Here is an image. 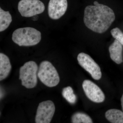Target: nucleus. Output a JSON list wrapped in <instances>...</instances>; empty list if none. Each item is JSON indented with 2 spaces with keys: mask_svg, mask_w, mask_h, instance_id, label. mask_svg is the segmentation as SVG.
Here are the masks:
<instances>
[{
  "mask_svg": "<svg viewBox=\"0 0 123 123\" xmlns=\"http://www.w3.org/2000/svg\"><path fill=\"white\" fill-rule=\"evenodd\" d=\"M94 6H86L84 11V21L86 27L96 33H103L110 28L115 19L112 9L97 1Z\"/></svg>",
  "mask_w": 123,
  "mask_h": 123,
  "instance_id": "f257e3e1",
  "label": "nucleus"
},
{
  "mask_svg": "<svg viewBox=\"0 0 123 123\" xmlns=\"http://www.w3.org/2000/svg\"><path fill=\"white\" fill-rule=\"evenodd\" d=\"M42 38L41 33L36 29L30 27L19 28L12 35V40L20 46H34L38 44Z\"/></svg>",
  "mask_w": 123,
  "mask_h": 123,
  "instance_id": "f03ea898",
  "label": "nucleus"
},
{
  "mask_svg": "<svg viewBox=\"0 0 123 123\" xmlns=\"http://www.w3.org/2000/svg\"><path fill=\"white\" fill-rule=\"evenodd\" d=\"M37 76L46 86L53 87L59 83L60 78L57 70L50 62L44 61L40 64Z\"/></svg>",
  "mask_w": 123,
  "mask_h": 123,
  "instance_id": "7ed1b4c3",
  "label": "nucleus"
},
{
  "mask_svg": "<svg viewBox=\"0 0 123 123\" xmlns=\"http://www.w3.org/2000/svg\"><path fill=\"white\" fill-rule=\"evenodd\" d=\"M38 65L35 62L30 61L20 68L19 79L23 86L27 89L35 87L37 83Z\"/></svg>",
  "mask_w": 123,
  "mask_h": 123,
  "instance_id": "20e7f679",
  "label": "nucleus"
},
{
  "mask_svg": "<svg viewBox=\"0 0 123 123\" xmlns=\"http://www.w3.org/2000/svg\"><path fill=\"white\" fill-rule=\"evenodd\" d=\"M45 6L39 0H21L18 10L22 17H31L43 12Z\"/></svg>",
  "mask_w": 123,
  "mask_h": 123,
  "instance_id": "39448f33",
  "label": "nucleus"
},
{
  "mask_svg": "<svg viewBox=\"0 0 123 123\" xmlns=\"http://www.w3.org/2000/svg\"><path fill=\"white\" fill-rule=\"evenodd\" d=\"M55 110L54 103L51 100L43 101L39 104L35 118L36 123H50Z\"/></svg>",
  "mask_w": 123,
  "mask_h": 123,
  "instance_id": "423d86ee",
  "label": "nucleus"
},
{
  "mask_svg": "<svg viewBox=\"0 0 123 123\" xmlns=\"http://www.w3.org/2000/svg\"><path fill=\"white\" fill-rule=\"evenodd\" d=\"M77 60L79 64L90 74L93 79L95 80L101 79L102 75L101 68L90 56L82 52L78 55Z\"/></svg>",
  "mask_w": 123,
  "mask_h": 123,
  "instance_id": "0eeeda50",
  "label": "nucleus"
},
{
  "mask_svg": "<svg viewBox=\"0 0 123 123\" xmlns=\"http://www.w3.org/2000/svg\"><path fill=\"white\" fill-rule=\"evenodd\" d=\"M82 87L86 97L91 101L97 103L104 101L105 95L101 89L93 82L85 80L82 84Z\"/></svg>",
  "mask_w": 123,
  "mask_h": 123,
  "instance_id": "6e6552de",
  "label": "nucleus"
},
{
  "mask_svg": "<svg viewBox=\"0 0 123 123\" xmlns=\"http://www.w3.org/2000/svg\"><path fill=\"white\" fill-rule=\"evenodd\" d=\"M67 0H50L48 6L49 17L53 20H57L66 12L68 8Z\"/></svg>",
  "mask_w": 123,
  "mask_h": 123,
  "instance_id": "1a4fd4ad",
  "label": "nucleus"
},
{
  "mask_svg": "<svg viewBox=\"0 0 123 123\" xmlns=\"http://www.w3.org/2000/svg\"><path fill=\"white\" fill-rule=\"evenodd\" d=\"M110 57L113 61L119 64L123 62V45L116 39H115L109 47Z\"/></svg>",
  "mask_w": 123,
  "mask_h": 123,
  "instance_id": "9d476101",
  "label": "nucleus"
},
{
  "mask_svg": "<svg viewBox=\"0 0 123 123\" xmlns=\"http://www.w3.org/2000/svg\"><path fill=\"white\" fill-rule=\"evenodd\" d=\"M12 66L8 56L3 53H0V80L6 78L9 74Z\"/></svg>",
  "mask_w": 123,
  "mask_h": 123,
  "instance_id": "9b49d317",
  "label": "nucleus"
},
{
  "mask_svg": "<svg viewBox=\"0 0 123 123\" xmlns=\"http://www.w3.org/2000/svg\"><path fill=\"white\" fill-rule=\"evenodd\" d=\"M107 119L112 123H123V111L117 109H111L105 113Z\"/></svg>",
  "mask_w": 123,
  "mask_h": 123,
  "instance_id": "f8f14e48",
  "label": "nucleus"
},
{
  "mask_svg": "<svg viewBox=\"0 0 123 123\" xmlns=\"http://www.w3.org/2000/svg\"><path fill=\"white\" fill-rule=\"evenodd\" d=\"M12 21V17L9 12L4 11L0 8V31L7 29Z\"/></svg>",
  "mask_w": 123,
  "mask_h": 123,
  "instance_id": "ddd939ff",
  "label": "nucleus"
},
{
  "mask_svg": "<svg viewBox=\"0 0 123 123\" xmlns=\"http://www.w3.org/2000/svg\"><path fill=\"white\" fill-rule=\"evenodd\" d=\"M73 123H92V119L88 115L81 112H77L73 115L71 118Z\"/></svg>",
  "mask_w": 123,
  "mask_h": 123,
  "instance_id": "4468645a",
  "label": "nucleus"
},
{
  "mask_svg": "<svg viewBox=\"0 0 123 123\" xmlns=\"http://www.w3.org/2000/svg\"><path fill=\"white\" fill-rule=\"evenodd\" d=\"M62 95L64 98L69 103L74 104L76 103L77 100L76 96L74 93L73 89L70 86H68L63 89Z\"/></svg>",
  "mask_w": 123,
  "mask_h": 123,
  "instance_id": "2eb2a0df",
  "label": "nucleus"
},
{
  "mask_svg": "<svg viewBox=\"0 0 123 123\" xmlns=\"http://www.w3.org/2000/svg\"><path fill=\"white\" fill-rule=\"evenodd\" d=\"M111 32L112 37L123 45V33L121 31L118 27H116L112 29Z\"/></svg>",
  "mask_w": 123,
  "mask_h": 123,
  "instance_id": "dca6fc26",
  "label": "nucleus"
},
{
  "mask_svg": "<svg viewBox=\"0 0 123 123\" xmlns=\"http://www.w3.org/2000/svg\"><path fill=\"white\" fill-rule=\"evenodd\" d=\"M121 106H122V110H123V94L122 95V97L121 98Z\"/></svg>",
  "mask_w": 123,
  "mask_h": 123,
  "instance_id": "f3484780",
  "label": "nucleus"
},
{
  "mask_svg": "<svg viewBox=\"0 0 123 123\" xmlns=\"http://www.w3.org/2000/svg\"><path fill=\"white\" fill-rule=\"evenodd\" d=\"M34 17V18H33V20H34V21H35V20H37L38 18H38V17L37 16V15H35Z\"/></svg>",
  "mask_w": 123,
  "mask_h": 123,
  "instance_id": "a211bd4d",
  "label": "nucleus"
}]
</instances>
